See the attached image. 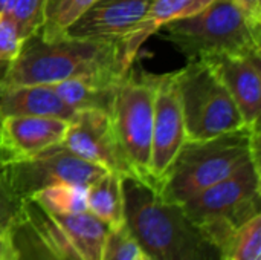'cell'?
I'll use <instances>...</instances> for the list:
<instances>
[{"label": "cell", "instance_id": "7402d4cb", "mask_svg": "<svg viewBox=\"0 0 261 260\" xmlns=\"http://www.w3.org/2000/svg\"><path fill=\"white\" fill-rule=\"evenodd\" d=\"M222 260H261V215L234 233L222 248Z\"/></svg>", "mask_w": 261, "mask_h": 260}, {"label": "cell", "instance_id": "cb8c5ba5", "mask_svg": "<svg viewBox=\"0 0 261 260\" xmlns=\"http://www.w3.org/2000/svg\"><path fill=\"white\" fill-rule=\"evenodd\" d=\"M142 250L127 224L109 228L101 260H139Z\"/></svg>", "mask_w": 261, "mask_h": 260}, {"label": "cell", "instance_id": "2e32d148", "mask_svg": "<svg viewBox=\"0 0 261 260\" xmlns=\"http://www.w3.org/2000/svg\"><path fill=\"white\" fill-rule=\"evenodd\" d=\"M76 112L70 109L50 86L0 84V118L8 115L52 116L70 121Z\"/></svg>", "mask_w": 261, "mask_h": 260}, {"label": "cell", "instance_id": "9a60e30c", "mask_svg": "<svg viewBox=\"0 0 261 260\" xmlns=\"http://www.w3.org/2000/svg\"><path fill=\"white\" fill-rule=\"evenodd\" d=\"M211 2L213 0H151L144 18L119 44V61L122 72L125 74L135 64L142 44L151 35L158 34L162 26L193 15Z\"/></svg>", "mask_w": 261, "mask_h": 260}, {"label": "cell", "instance_id": "8fae6325", "mask_svg": "<svg viewBox=\"0 0 261 260\" xmlns=\"http://www.w3.org/2000/svg\"><path fill=\"white\" fill-rule=\"evenodd\" d=\"M69 121L52 116L0 118V166L29 159L63 143Z\"/></svg>", "mask_w": 261, "mask_h": 260}, {"label": "cell", "instance_id": "44dd1931", "mask_svg": "<svg viewBox=\"0 0 261 260\" xmlns=\"http://www.w3.org/2000/svg\"><path fill=\"white\" fill-rule=\"evenodd\" d=\"M96 0H49L46 18L38 34L46 38H58L66 34L69 26L75 23Z\"/></svg>", "mask_w": 261, "mask_h": 260}, {"label": "cell", "instance_id": "f1b7e54d", "mask_svg": "<svg viewBox=\"0 0 261 260\" xmlns=\"http://www.w3.org/2000/svg\"><path fill=\"white\" fill-rule=\"evenodd\" d=\"M9 2H11V0H0V17H2L3 14H6V12H8Z\"/></svg>", "mask_w": 261, "mask_h": 260}, {"label": "cell", "instance_id": "6da1fadb", "mask_svg": "<svg viewBox=\"0 0 261 260\" xmlns=\"http://www.w3.org/2000/svg\"><path fill=\"white\" fill-rule=\"evenodd\" d=\"M125 224L142 253L153 260H222L220 250L187 216L182 205L164 201L158 190L124 178Z\"/></svg>", "mask_w": 261, "mask_h": 260}, {"label": "cell", "instance_id": "e0dca14e", "mask_svg": "<svg viewBox=\"0 0 261 260\" xmlns=\"http://www.w3.org/2000/svg\"><path fill=\"white\" fill-rule=\"evenodd\" d=\"M121 77L122 75H99L70 78L50 84V87L75 112L102 110L110 113Z\"/></svg>", "mask_w": 261, "mask_h": 260}, {"label": "cell", "instance_id": "7a4b0ae2", "mask_svg": "<svg viewBox=\"0 0 261 260\" xmlns=\"http://www.w3.org/2000/svg\"><path fill=\"white\" fill-rule=\"evenodd\" d=\"M99 75H124L118 44L67 35L46 40L37 32L23 41L15 60L6 64L0 84L50 86Z\"/></svg>", "mask_w": 261, "mask_h": 260}, {"label": "cell", "instance_id": "7c38bea8", "mask_svg": "<svg viewBox=\"0 0 261 260\" xmlns=\"http://www.w3.org/2000/svg\"><path fill=\"white\" fill-rule=\"evenodd\" d=\"M151 0H96L64 35L121 44L148 11Z\"/></svg>", "mask_w": 261, "mask_h": 260}, {"label": "cell", "instance_id": "4dcf8cb0", "mask_svg": "<svg viewBox=\"0 0 261 260\" xmlns=\"http://www.w3.org/2000/svg\"><path fill=\"white\" fill-rule=\"evenodd\" d=\"M5 69H6V64H0V78L3 77V72H5Z\"/></svg>", "mask_w": 261, "mask_h": 260}, {"label": "cell", "instance_id": "d4e9b609", "mask_svg": "<svg viewBox=\"0 0 261 260\" xmlns=\"http://www.w3.org/2000/svg\"><path fill=\"white\" fill-rule=\"evenodd\" d=\"M26 204L28 199L12 188L0 167V227L15 230L26 216Z\"/></svg>", "mask_w": 261, "mask_h": 260}, {"label": "cell", "instance_id": "603a6c76", "mask_svg": "<svg viewBox=\"0 0 261 260\" xmlns=\"http://www.w3.org/2000/svg\"><path fill=\"white\" fill-rule=\"evenodd\" d=\"M49 0H11L8 15L15 21L23 40L37 34L46 18Z\"/></svg>", "mask_w": 261, "mask_h": 260}, {"label": "cell", "instance_id": "d6986e66", "mask_svg": "<svg viewBox=\"0 0 261 260\" xmlns=\"http://www.w3.org/2000/svg\"><path fill=\"white\" fill-rule=\"evenodd\" d=\"M124 178L125 176L116 172H106L86 187L87 211L104 222L109 228H116L125 224Z\"/></svg>", "mask_w": 261, "mask_h": 260}, {"label": "cell", "instance_id": "9c48e42d", "mask_svg": "<svg viewBox=\"0 0 261 260\" xmlns=\"http://www.w3.org/2000/svg\"><path fill=\"white\" fill-rule=\"evenodd\" d=\"M187 130L174 72L156 75L150 178L158 185L187 141Z\"/></svg>", "mask_w": 261, "mask_h": 260}, {"label": "cell", "instance_id": "52a82bcc", "mask_svg": "<svg viewBox=\"0 0 261 260\" xmlns=\"http://www.w3.org/2000/svg\"><path fill=\"white\" fill-rule=\"evenodd\" d=\"M188 139L214 138L245 127L243 118L214 69L203 60H188L174 70Z\"/></svg>", "mask_w": 261, "mask_h": 260}, {"label": "cell", "instance_id": "8992f818", "mask_svg": "<svg viewBox=\"0 0 261 260\" xmlns=\"http://www.w3.org/2000/svg\"><path fill=\"white\" fill-rule=\"evenodd\" d=\"M156 75L133 66L121 77L110 118L119 150L130 169L132 178L153 187L150 178V155L154 115ZM154 188V187H153Z\"/></svg>", "mask_w": 261, "mask_h": 260}, {"label": "cell", "instance_id": "5b68a950", "mask_svg": "<svg viewBox=\"0 0 261 260\" xmlns=\"http://www.w3.org/2000/svg\"><path fill=\"white\" fill-rule=\"evenodd\" d=\"M260 156L182 204L187 216L210 242L222 248L234 233L254 216L261 215Z\"/></svg>", "mask_w": 261, "mask_h": 260}, {"label": "cell", "instance_id": "3957f363", "mask_svg": "<svg viewBox=\"0 0 261 260\" xmlns=\"http://www.w3.org/2000/svg\"><path fill=\"white\" fill-rule=\"evenodd\" d=\"M260 156V127H242L214 138L187 139L158 185L159 196L182 205L197 193Z\"/></svg>", "mask_w": 261, "mask_h": 260}, {"label": "cell", "instance_id": "83f0119b", "mask_svg": "<svg viewBox=\"0 0 261 260\" xmlns=\"http://www.w3.org/2000/svg\"><path fill=\"white\" fill-rule=\"evenodd\" d=\"M0 260H20L15 234L11 228L0 227Z\"/></svg>", "mask_w": 261, "mask_h": 260}, {"label": "cell", "instance_id": "5bb4252c", "mask_svg": "<svg viewBox=\"0 0 261 260\" xmlns=\"http://www.w3.org/2000/svg\"><path fill=\"white\" fill-rule=\"evenodd\" d=\"M14 234L20 260H80L58 224L32 199Z\"/></svg>", "mask_w": 261, "mask_h": 260}, {"label": "cell", "instance_id": "4fadbf2b", "mask_svg": "<svg viewBox=\"0 0 261 260\" xmlns=\"http://www.w3.org/2000/svg\"><path fill=\"white\" fill-rule=\"evenodd\" d=\"M206 61L231 93L246 127H260L261 54L219 55Z\"/></svg>", "mask_w": 261, "mask_h": 260}, {"label": "cell", "instance_id": "277c9868", "mask_svg": "<svg viewBox=\"0 0 261 260\" xmlns=\"http://www.w3.org/2000/svg\"><path fill=\"white\" fill-rule=\"evenodd\" d=\"M158 34L187 60L261 54V32L248 23L234 0H213L196 14L162 26Z\"/></svg>", "mask_w": 261, "mask_h": 260}, {"label": "cell", "instance_id": "f546056e", "mask_svg": "<svg viewBox=\"0 0 261 260\" xmlns=\"http://www.w3.org/2000/svg\"><path fill=\"white\" fill-rule=\"evenodd\" d=\"M139 260H153V259H151V257H148L145 253H142V254L139 256Z\"/></svg>", "mask_w": 261, "mask_h": 260}, {"label": "cell", "instance_id": "484cf974", "mask_svg": "<svg viewBox=\"0 0 261 260\" xmlns=\"http://www.w3.org/2000/svg\"><path fill=\"white\" fill-rule=\"evenodd\" d=\"M23 37L15 21L3 14L0 17V64H9L18 55L23 46Z\"/></svg>", "mask_w": 261, "mask_h": 260}, {"label": "cell", "instance_id": "ffe728a7", "mask_svg": "<svg viewBox=\"0 0 261 260\" xmlns=\"http://www.w3.org/2000/svg\"><path fill=\"white\" fill-rule=\"evenodd\" d=\"M49 215H75L87 210L86 187L75 184H55L31 196Z\"/></svg>", "mask_w": 261, "mask_h": 260}, {"label": "cell", "instance_id": "30bf717a", "mask_svg": "<svg viewBox=\"0 0 261 260\" xmlns=\"http://www.w3.org/2000/svg\"><path fill=\"white\" fill-rule=\"evenodd\" d=\"M63 144L72 153L92 164L132 178L107 112L78 110L69 121Z\"/></svg>", "mask_w": 261, "mask_h": 260}, {"label": "cell", "instance_id": "ba28073f", "mask_svg": "<svg viewBox=\"0 0 261 260\" xmlns=\"http://www.w3.org/2000/svg\"><path fill=\"white\" fill-rule=\"evenodd\" d=\"M12 188L24 199L55 184L87 187L109 172L72 153L63 143L18 162L0 166Z\"/></svg>", "mask_w": 261, "mask_h": 260}, {"label": "cell", "instance_id": "4316f807", "mask_svg": "<svg viewBox=\"0 0 261 260\" xmlns=\"http://www.w3.org/2000/svg\"><path fill=\"white\" fill-rule=\"evenodd\" d=\"M248 23L261 32V0H234Z\"/></svg>", "mask_w": 261, "mask_h": 260}, {"label": "cell", "instance_id": "ac0fdd59", "mask_svg": "<svg viewBox=\"0 0 261 260\" xmlns=\"http://www.w3.org/2000/svg\"><path fill=\"white\" fill-rule=\"evenodd\" d=\"M49 215V213H47ZM63 230L80 260H101L109 227L90 211L75 215H50Z\"/></svg>", "mask_w": 261, "mask_h": 260}]
</instances>
